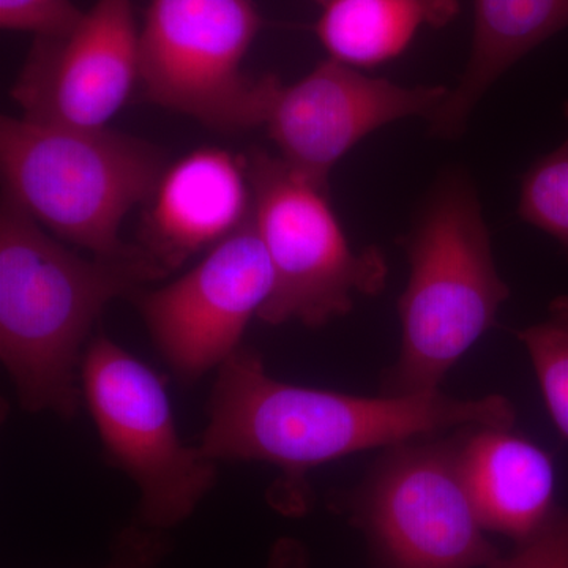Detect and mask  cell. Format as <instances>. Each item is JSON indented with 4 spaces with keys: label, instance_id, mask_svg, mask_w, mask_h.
<instances>
[{
    "label": "cell",
    "instance_id": "cell-1",
    "mask_svg": "<svg viewBox=\"0 0 568 568\" xmlns=\"http://www.w3.org/2000/svg\"><path fill=\"white\" fill-rule=\"evenodd\" d=\"M515 420V406L503 395L358 396L294 386L272 376L263 355L241 347L216 369L197 447L219 463L278 467L268 503L284 515H302L312 496L306 476L325 463L465 426L514 428Z\"/></svg>",
    "mask_w": 568,
    "mask_h": 568
},
{
    "label": "cell",
    "instance_id": "cell-2",
    "mask_svg": "<svg viewBox=\"0 0 568 568\" xmlns=\"http://www.w3.org/2000/svg\"><path fill=\"white\" fill-rule=\"evenodd\" d=\"M170 272L148 252L81 256L9 194L0 209V361L26 413L73 418L95 321L114 298Z\"/></svg>",
    "mask_w": 568,
    "mask_h": 568
},
{
    "label": "cell",
    "instance_id": "cell-3",
    "mask_svg": "<svg viewBox=\"0 0 568 568\" xmlns=\"http://www.w3.org/2000/svg\"><path fill=\"white\" fill-rule=\"evenodd\" d=\"M402 245L409 278L398 301V361L381 384L386 396L439 390L510 297L496 268L476 189L465 175L439 182Z\"/></svg>",
    "mask_w": 568,
    "mask_h": 568
},
{
    "label": "cell",
    "instance_id": "cell-4",
    "mask_svg": "<svg viewBox=\"0 0 568 568\" xmlns=\"http://www.w3.org/2000/svg\"><path fill=\"white\" fill-rule=\"evenodd\" d=\"M6 194L41 226L93 256L145 252L121 239L134 205L149 203L166 171L162 151L108 129H73L3 115Z\"/></svg>",
    "mask_w": 568,
    "mask_h": 568
},
{
    "label": "cell",
    "instance_id": "cell-5",
    "mask_svg": "<svg viewBox=\"0 0 568 568\" xmlns=\"http://www.w3.org/2000/svg\"><path fill=\"white\" fill-rule=\"evenodd\" d=\"M458 429L384 448L361 484L335 497L365 538L368 568H489L499 558L459 474Z\"/></svg>",
    "mask_w": 568,
    "mask_h": 568
},
{
    "label": "cell",
    "instance_id": "cell-6",
    "mask_svg": "<svg viewBox=\"0 0 568 568\" xmlns=\"http://www.w3.org/2000/svg\"><path fill=\"white\" fill-rule=\"evenodd\" d=\"M245 160L254 226L274 274L261 321L320 328L351 313L358 295L383 293L386 257L376 246H351L324 189L280 156L260 151Z\"/></svg>",
    "mask_w": 568,
    "mask_h": 568
},
{
    "label": "cell",
    "instance_id": "cell-7",
    "mask_svg": "<svg viewBox=\"0 0 568 568\" xmlns=\"http://www.w3.org/2000/svg\"><path fill=\"white\" fill-rule=\"evenodd\" d=\"M80 383L108 462L138 489L133 521L166 534L181 526L215 488L219 462L183 443L163 381L99 334L85 349Z\"/></svg>",
    "mask_w": 568,
    "mask_h": 568
},
{
    "label": "cell",
    "instance_id": "cell-8",
    "mask_svg": "<svg viewBox=\"0 0 568 568\" xmlns=\"http://www.w3.org/2000/svg\"><path fill=\"white\" fill-rule=\"evenodd\" d=\"M260 28L252 0H152L140 31L144 95L213 129L263 125L278 78L242 70Z\"/></svg>",
    "mask_w": 568,
    "mask_h": 568
},
{
    "label": "cell",
    "instance_id": "cell-9",
    "mask_svg": "<svg viewBox=\"0 0 568 568\" xmlns=\"http://www.w3.org/2000/svg\"><path fill=\"white\" fill-rule=\"evenodd\" d=\"M272 287L271 260L250 216L178 280L129 298L164 364L182 383H196L241 349Z\"/></svg>",
    "mask_w": 568,
    "mask_h": 568
},
{
    "label": "cell",
    "instance_id": "cell-10",
    "mask_svg": "<svg viewBox=\"0 0 568 568\" xmlns=\"http://www.w3.org/2000/svg\"><path fill=\"white\" fill-rule=\"evenodd\" d=\"M448 91L407 88L328 59L294 84L276 82L263 125L280 159L325 190L328 174L355 144L388 123L428 119Z\"/></svg>",
    "mask_w": 568,
    "mask_h": 568
},
{
    "label": "cell",
    "instance_id": "cell-11",
    "mask_svg": "<svg viewBox=\"0 0 568 568\" xmlns=\"http://www.w3.org/2000/svg\"><path fill=\"white\" fill-rule=\"evenodd\" d=\"M138 81L132 0H97L69 36L36 39L11 97L29 121L106 129Z\"/></svg>",
    "mask_w": 568,
    "mask_h": 568
},
{
    "label": "cell",
    "instance_id": "cell-12",
    "mask_svg": "<svg viewBox=\"0 0 568 568\" xmlns=\"http://www.w3.org/2000/svg\"><path fill=\"white\" fill-rule=\"evenodd\" d=\"M142 224L145 250L164 271L209 252L252 216L246 160L200 149L166 168Z\"/></svg>",
    "mask_w": 568,
    "mask_h": 568
},
{
    "label": "cell",
    "instance_id": "cell-13",
    "mask_svg": "<svg viewBox=\"0 0 568 568\" xmlns=\"http://www.w3.org/2000/svg\"><path fill=\"white\" fill-rule=\"evenodd\" d=\"M458 469L487 532L525 541L555 517L556 469L548 452L500 426L458 429Z\"/></svg>",
    "mask_w": 568,
    "mask_h": 568
},
{
    "label": "cell",
    "instance_id": "cell-14",
    "mask_svg": "<svg viewBox=\"0 0 568 568\" xmlns=\"http://www.w3.org/2000/svg\"><path fill=\"white\" fill-rule=\"evenodd\" d=\"M474 39L459 82L426 121L429 133L455 140L481 97L519 59L568 28V0H473Z\"/></svg>",
    "mask_w": 568,
    "mask_h": 568
},
{
    "label": "cell",
    "instance_id": "cell-15",
    "mask_svg": "<svg viewBox=\"0 0 568 568\" xmlns=\"http://www.w3.org/2000/svg\"><path fill=\"white\" fill-rule=\"evenodd\" d=\"M316 36L328 59L354 69L394 61L424 26L455 20L458 0H325Z\"/></svg>",
    "mask_w": 568,
    "mask_h": 568
},
{
    "label": "cell",
    "instance_id": "cell-16",
    "mask_svg": "<svg viewBox=\"0 0 568 568\" xmlns=\"http://www.w3.org/2000/svg\"><path fill=\"white\" fill-rule=\"evenodd\" d=\"M515 335L528 351L549 417L568 443V295L549 304L544 321Z\"/></svg>",
    "mask_w": 568,
    "mask_h": 568
},
{
    "label": "cell",
    "instance_id": "cell-17",
    "mask_svg": "<svg viewBox=\"0 0 568 568\" xmlns=\"http://www.w3.org/2000/svg\"><path fill=\"white\" fill-rule=\"evenodd\" d=\"M564 115L568 121V102ZM518 215L555 239L568 260V138L523 175Z\"/></svg>",
    "mask_w": 568,
    "mask_h": 568
},
{
    "label": "cell",
    "instance_id": "cell-18",
    "mask_svg": "<svg viewBox=\"0 0 568 568\" xmlns=\"http://www.w3.org/2000/svg\"><path fill=\"white\" fill-rule=\"evenodd\" d=\"M71 0H0V26L36 39H62L84 18Z\"/></svg>",
    "mask_w": 568,
    "mask_h": 568
},
{
    "label": "cell",
    "instance_id": "cell-19",
    "mask_svg": "<svg viewBox=\"0 0 568 568\" xmlns=\"http://www.w3.org/2000/svg\"><path fill=\"white\" fill-rule=\"evenodd\" d=\"M489 568H568V508H559L547 526Z\"/></svg>",
    "mask_w": 568,
    "mask_h": 568
},
{
    "label": "cell",
    "instance_id": "cell-20",
    "mask_svg": "<svg viewBox=\"0 0 568 568\" xmlns=\"http://www.w3.org/2000/svg\"><path fill=\"white\" fill-rule=\"evenodd\" d=\"M168 552L166 532L133 521L119 534L103 568H156Z\"/></svg>",
    "mask_w": 568,
    "mask_h": 568
},
{
    "label": "cell",
    "instance_id": "cell-21",
    "mask_svg": "<svg viewBox=\"0 0 568 568\" xmlns=\"http://www.w3.org/2000/svg\"><path fill=\"white\" fill-rule=\"evenodd\" d=\"M264 568H310L308 551L295 538H280L271 548Z\"/></svg>",
    "mask_w": 568,
    "mask_h": 568
},
{
    "label": "cell",
    "instance_id": "cell-22",
    "mask_svg": "<svg viewBox=\"0 0 568 568\" xmlns=\"http://www.w3.org/2000/svg\"><path fill=\"white\" fill-rule=\"evenodd\" d=\"M323 2H325V0H320V3H323Z\"/></svg>",
    "mask_w": 568,
    "mask_h": 568
}]
</instances>
